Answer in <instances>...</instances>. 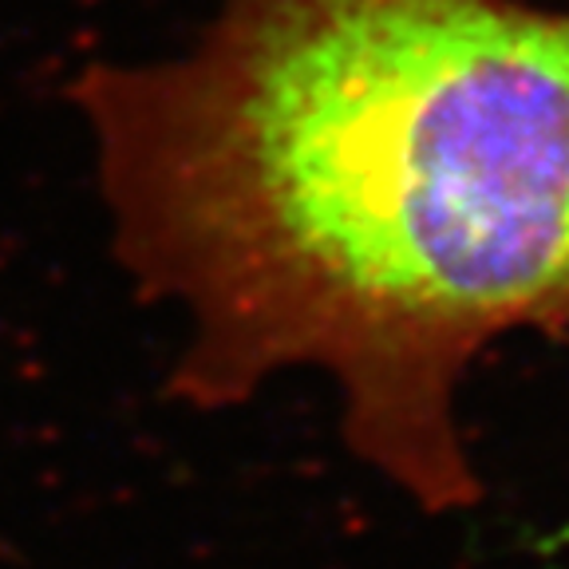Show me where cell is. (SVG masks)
<instances>
[{"instance_id": "1", "label": "cell", "mask_w": 569, "mask_h": 569, "mask_svg": "<svg viewBox=\"0 0 569 569\" xmlns=\"http://www.w3.org/2000/svg\"><path fill=\"white\" fill-rule=\"evenodd\" d=\"M68 96L116 261L182 329L178 400L317 372L376 479L471 510V368L569 345V9L213 0L187 48Z\"/></svg>"}]
</instances>
